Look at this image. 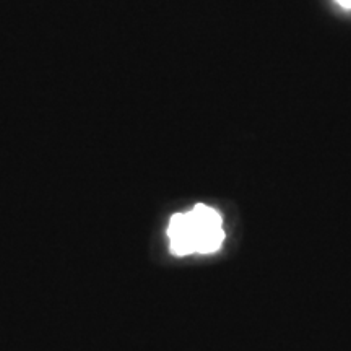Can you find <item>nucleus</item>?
<instances>
[{
    "label": "nucleus",
    "mask_w": 351,
    "mask_h": 351,
    "mask_svg": "<svg viewBox=\"0 0 351 351\" xmlns=\"http://www.w3.org/2000/svg\"><path fill=\"white\" fill-rule=\"evenodd\" d=\"M168 238L174 255L215 252L225 241L221 216L215 208L199 203L187 213L172 215Z\"/></svg>",
    "instance_id": "obj_1"
},
{
    "label": "nucleus",
    "mask_w": 351,
    "mask_h": 351,
    "mask_svg": "<svg viewBox=\"0 0 351 351\" xmlns=\"http://www.w3.org/2000/svg\"><path fill=\"white\" fill-rule=\"evenodd\" d=\"M335 2L340 5V7L347 8V10H351V0H335Z\"/></svg>",
    "instance_id": "obj_2"
}]
</instances>
